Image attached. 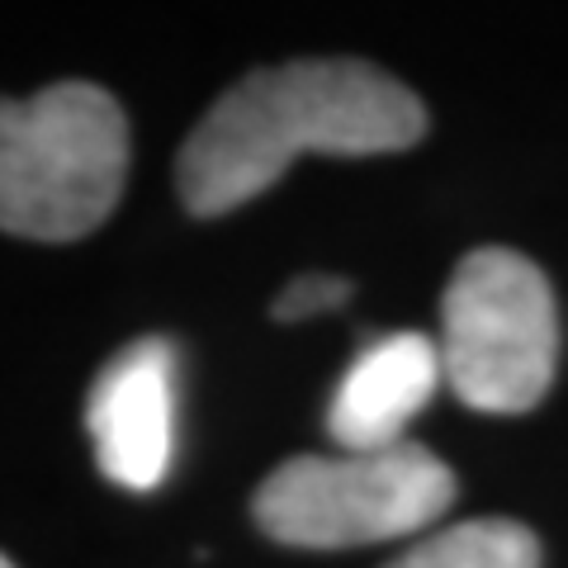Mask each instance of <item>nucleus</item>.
<instances>
[{"mask_svg":"<svg viewBox=\"0 0 568 568\" xmlns=\"http://www.w3.org/2000/svg\"><path fill=\"white\" fill-rule=\"evenodd\" d=\"M426 133L422 100L388 71L351 58H313L252 71L194 123L175 162L190 213L219 219L265 194L294 156H379Z\"/></svg>","mask_w":568,"mask_h":568,"instance_id":"1","label":"nucleus"},{"mask_svg":"<svg viewBox=\"0 0 568 568\" xmlns=\"http://www.w3.org/2000/svg\"><path fill=\"white\" fill-rule=\"evenodd\" d=\"M129 181V119L100 85L62 81L0 100V227L77 242L110 219Z\"/></svg>","mask_w":568,"mask_h":568,"instance_id":"2","label":"nucleus"},{"mask_svg":"<svg viewBox=\"0 0 568 568\" xmlns=\"http://www.w3.org/2000/svg\"><path fill=\"white\" fill-rule=\"evenodd\" d=\"M440 375L474 413H530L559 369V308L536 261L478 246L440 298Z\"/></svg>","mask_w":568,"mask_h":568,"instance_id":"3","label":"nucleus"},{"mask_svg":"<svg viewBox=\"0 0 568 568\" xmlns=\"http://www.w3.org/2000/svg\"><path fill=\"white\" fill-rule=\"evenodd\" d=\"M455 503V474L403 440L388 450L298 455L256 493V521L294 549H351L417 536Z\"/></svg>","mask_w":568,"mask_h":568,"instance_id":"4","label":"nucleus"},{"mask_svg":"<svg viewBox=\"0 0 568 568\" xmlns=\"http://www.w3.org/2000/svg\"><path fill=\"white\" fill-rule=\"evenodd\" d=\"M85 432L110 484L152 493L175 459V346L142 336L95 375Z\"/></svg>","mask_w":568,"mask_h":568,"instance_id":"5","label":"nucleus"},{"mask_svg":"<svg viewBox=\"0 0 568 568\" xmlns=\"http://www.w3.org/2000/svg\"><path fill=\"white\" fill-rule=\"evenodd\" d=\"M440 346L422 332H394L351 361L327 407V432L342 450L403 446V432L440 388Z\"/></svg>","mask_w":568,"mask_h":568,"instance_id":"6","label":"nucleus"},{"mask_svg":"<svg viewBox=\"0 0 568 568\" xmlns=\"http://www.w3.org/2000/svg\"><path fill=\"white\" fill-rule=\"evenodd\" d=\"M384 568H540V540L521 521L484 517L436 530Z\"/></svg>","mask_w":568,"mask_h":568,"instance_id":"7","label":"nucleus"},{"mask_svg":"<svg viewBox=\"0 0 568 568\" xmlns=\"http://www.w3.org/2000/svg\"><path fill=\"white\" fill-rule=\"evenodd\" d=\"M346 298H351V280H342V275H298L275 294L271 317L275 323H304V317L342 308Z\"/></svg>","mask_w":568,"mask_h":568,"instance_id":"8","label":"nucleus"},{"mask_svg":"<svg viewBox=\"0 0 568 568\" xmlns=\"http://www.w3.org/2000/svg\"><path fill=\"white\" fill-rule=\"evenodd\" d=\"M0 568H14V564H10V559H6V555H0Z\"/></svg>","mask_w":568,"mask_h":568,"instance_id":"9","label":"nucleus"}]
</instances>
